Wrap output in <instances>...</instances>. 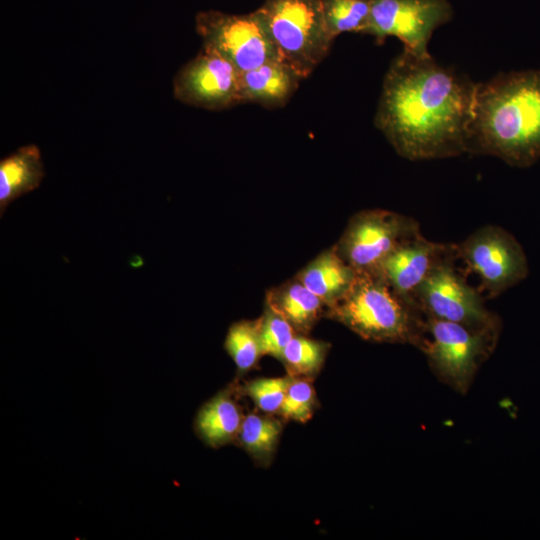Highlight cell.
<instances>
[{"label":"cell","instance_id":"15","mask_svg":"<svg viewBox=\"0 0 540 540\" xmlns=\"http://www.w3.org/2000/svg\"><path fill=\"white\" fill-rule=\"evenodd\" d=\"M357 275L338 254L335 245L319 253L295 277L330 307L342 298Z\"/></svg>","mask_w":540,"mask_h":540},{"label":"cell","instance_id":"19","mask_svg":"<svg viewBox=\"0 0 540 540\" xmlns=\"http://www.w3.org/2000/svg\"><path fill=\"white\" fill-rule=\"evenodd\" d=\"M331 344L306 334H295L283 351L280 362L295 378L315 380L329 354Z\"/></svg>","mask_w":540,"mask_h":540},{"label":"cell","instance_id":"6","mask_svg":"<svg viewBox=\"0 0 540 540\" xmlns=\"http://www.w3.org/2000/svg\"><path fill=\"white\" fill-rule=\"evenodd\" d=\"M456 256L441 261L417 289L414 301L427 318L500 334L501 320L457 271Z\"/></svg>","mask_w":540,"mask_h":540},{"label":"cell","instance_id":"11","mask_svg":"<svg viewBox=\"0 0 540 540\" xmlns=\"http://www.w3.org/2000/svg\"><path fill=\"white\" fill-rule=\"evenodd\" d=\"M240 71L216 51L202 50L185 63L173 79L178 101L207 110H223L241 103Z\"/></svg>","mask_w":540,"mask_h":540},{"label":"cell","instance_id":"21","mask_svg":"<svg viewBox=\"0 0 540 540\" xmlns=\"http://www.w3.org/2000/svg\"><path fill=\"white\" fill-rule=\"evenodd\" d=\"M323 17L330 37L345 32L364 34L370 15V0H321Z\"/></svg>","mask_w":540,"mask_h":540},{"label":"cell","instance_id":"16","mask_svg":"<svg viewBox=\"0 0 540 540\" xmlns=\"http://www.w3.org/2000/svg\"><path fill=\"white\" fill-rule=\"evenodd\" d=\"M265 303L283 316L299 334L308 335L326 316V305L295 276L270 288Z\"/></svg>","mask_w":540,"mask_h":540},{"label":"cell","instance_id":"13","mask_svg":"<svg viewBox=\"0 0 540 540\" xmlns=\"http://www.w3.org/2000/svg\"><path fill=\"white\" fill-rule=\"evenodd\" d=\"M241 395V385L235 378L200 406L193 430L206 446L218 449L235 444L245 417L239 403Z\"/></svg>","mask_w":540,"mask_h":540},{"label":"cell","instance_id":"23","mask_svg":"<svg viewBox=\"0 0 540 540\" xmlns=\"http://www.w3.org/2000/svg\"><path fill=\"white\" fill-rule=\"evenodd\" d=\"M291 379L287 373L281 377L251 379L241 385V392L253 401L257 410L278 415Z\"/></svg>","mask_w":540,"mask_h":540},{"label":"cell","instance_id":"14","mask_svg":"<svg viewBox=\"0 0 540 540\" xmlns=\"http://www.w3.org/2000/svg\"><path fill=\"white\" fill-rule=\"evenodd\" d=\"M301 80V76L280 59L268 61L240 74L241 103H257L270 109L282 107Z\"/></svg>","mask_w":540,"mask_h":540},{"label":"cell","instance_id":"1","mask_svg":"<svg viewBox=\"0 0 540 540\" xmlns=\"http://www.w3.org/2000/svg\"><path fill=\"white\" fill-rule=\"evenodd\" d=\"M476 84L403 49L384 76L374 125L411 161L468 153Z\"/></svg>","mask_w":540,"mask_h":540},{"label":"cell","instance_id":"17","mask_svg":"<svg viewBox=\"0 0 540 540\" xmlns=\"http://www.w3.org/2000/svg\"><path fill=\"white\" fill-rule=\"evenodd\" d=\"M45 176L39 148L29 144L0 161V214L10 203L38 188Z\"/></svg>","mask_w":540,"mask_h":540},{"label":"cell","instance_id":"2","mask_svg":"<svg viewBox=\"0 0 540 540\" xmlns=\"http://www.w3.org/2000/svg\"><path fill=\"white\" fill-rule=\"evenodd\" d=\"M468 153L519 168L540 159V69L500 72L476 84Z\"/></svg>","mask_w":540,"mask_h":540},{"label":"cell","instance_id":"7","mask_svg":"<svg viewBox=\"0 0 540 540\" xmlns=\"http://www.w3.org/2000/svg\"><path fill=\"white\" fill-rule=\"evenodd\" d=\"M195 23L202 47L216 51L240 73L279 59L257 10L237 15L216 10L203 11L196 15Z\"/></svg>","mask_w":540,"mask_h":540},{"label":"cell","instance_id":"12","mask_svg":"<svg viewBox=\"0 0 540 540\" xmlns=\"http://www.w3.org/2000/svg\"><path fill=\"white\" fill-rule=\"evenodd\" d=\"M453 256L457 257L456 244L433 242L420 232L400 243L373 272L381 275L400 296L416 305L414 296L422 282L435 266Z\"/></svg>","mask_w":540,"mask_h":540},{"label":"cell","instance_id":"10","mask_svg":"<svg viewBox=\"0 0 540 540\" xmlns=\"http://www.w3.org/2000/svg\"><path fill=\"white\" fill-rule=\"evenodd\" d=\"M461 259L490 297L516 285L528 275L525 252L515 237L496 225H485L456 244Z\"/></svg>","mask_w":540,"mask_h":540},{"label":"cell","instance_id":"5","mask_svg":"<svg viewBox=\"0 0 540 540\" xmlns=\"http://www.w3.org/2000/svg\"><path fill=\"white\" fill-rule=\"evenodd\" d=\"M499 334L426 317L420 350L435 376L455 392L470 389L479 368L495 349Z\"/></svg>","mask_w":540,"mask_h":540},{"label":"cell","instance_id":"24","mask_svg":"<svg viewBox=\"0 0 540 540\" xmlns=\"http://www.w3.org/2000/svg\"><path fill=\"white\" fill-rule=\"evenodd\" d=\"M297 332L289 322L264 303L260 316V343L263 356L269 355L281 360L284 349Z\"/></svg>","mask_w":540,"mask_h":540},{"label":"cell","instance_id":"22","mask_svg":"<svg viewBox=\"0 0 540 540\" xmlns=\"http://www.w3.org/2000/svg\"><path fill=\"white\" fill-rule=\"evenodd\" d=\"M319 408L314 380L292 377L278 413L284 421L308 422Z\"/></svg>","mask_w":540,"mask_h":540},{"label":"cell","instance_id":"8","mask_svg":"<svg viewBox=\"0 0 540 540\" xmlns=\"http://www.w3.org/2000/svg\"><path fill=\"white\" fill-rule=\"evenodd\" d=\"M452 17L453 8L448 0H370L364 34L373 36L377 44H383L387 37H396L404 50L429 57L428 43L433 32Z\"/></svg>","mask_w":540,"mask_h":540},{"label":"cell","instance_id":"20","mask_svg":"<svg viewBox=\"0 0 540 540\" xmlns=\"http://www.w3.org/2000/svg\"><path fill=\"white\" fill-rule=\"evenodd\" d=\"M224 349L236 366V379L239 380L255 369L263 356L260 343V317L232 323L224 340Z\"/></svg>","mask_w":540,"mask_h":540},{"label":"cell","instance_id":"4","mask_svg":"<svg viewBox=\"0 0 540 540\" xmlns=\"http://www.w3.org/2000/svg\"><path fill=\"white\" fill-rule=\"evenodd\" d=\"M279 59L307 78L325 59L333 44L321 0H264L256 9Z\"/></svg>","mask_w":540,"mask_h":540},{"label":"cell","instance_id":"18","mask_svg":"<svg viewBox=\"0 0 540 540\" xmlns=\"http://www.w3.org/2000/svg\"><path fill=\"white\" fill-rule=\"evenodd\" d=\"M276 416L259 410L246 414L235 442L262 468L273 463L283 433L285 421Z\"/></svg>","mask_w":540,"mask_h":540},{"label":"cell","instance_id":"3","mask_svg":"<svg viewBox=\"0 0 540 540\" xmlns=\"http://www.w3.org/2000/svg\"><path fill=\"white\" fill-rule=\"evenodd\" d=\"M325 317L371 342L411 344L420 349L425 339V315L377 272L357 271L350 289L327 308Z\"/></svg>","mask_w":540,"mask_h":540},{"label":"cell","instance_id":"9","mask_svg":"<svg viewBox=\"0 0 540 540\" xmlns=\"http://www.w3.org/2000/svg\"><path fill=\"white\" fill-rule=\"evenodd\" d=\"M420 233L414 219L385 209L355 213L335 244L338 254L356 271H375L403 241Z\"/></svg>","mask_w":540,"mask_h":540}]
</instances>
